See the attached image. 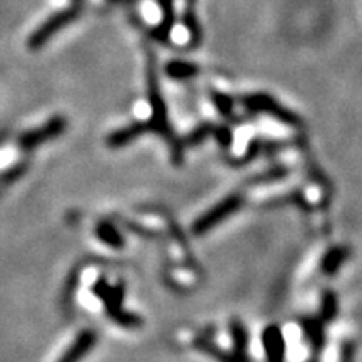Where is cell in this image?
Masks as SVG:
<instances>
[{
    "label": "cell",
    "mask_w": 362,
    "mask_h": 362,
    "mask_svg": "<svg viewBox=\"0 0 362 362\" xmlns=\"http://www.w3.org/2000/svg\"><path fill=\"white\" fill-rule=\"evenodd\" d=\"M307 362H320V361H319V356L314 354V356L310 357V359H307Z\"/></svg>",
    "instance_id": "cell-26"
},
{
    "label": "cell",
    "mask_w": 362,
    "mask_h": 362,
    "mask_svg": "<svg viewBox=\"0 0 362 362\" xmlns=\"http://www.w3.org/2000/svg\"><path fill=\"white\" fill-rule=\"evenodd\" d=\"M243 206V197L240 193H233L230 197H226L220 203H216L215 206H211L210 210L205 211L200 218L193 223V233L194 235H205L214 230L216 225H220L221 221L230 218L233 214H237L240 208Z\"/></svg>",
    "instance_id": "cell-5"
},
{
    "label": "cell",
    "mask_w": 362,
    "mask_h": 362,
    "mask_svg": "<svg viewBox=\"0 0 362 362\" xmlns=\"http://www.w3.org/2000/svg\"><path fill=\"white\" fill-rule=\"evenodd\" d=\"M148 133V124L146 121H139V123H131L124 128H119L107 136L106 143L110 148H123L126 144L133 143L134 139L141 138L143 134Z\"/></svg>",
    "instance_id": "cell-9"
},
{
    "label": "cell",
    "mask_w": 362,
    "mask_h": 362,
    "mask_svg": "<svg viewBox=\"0 0 362 362\" xmlns=\"http://www.w3.org/2000/svg\"><path fill=\"white\" fill-rule=\"evenodd\" d=\"M214 134V126L211 124H202L200 128H197L193 133L188 134V138L185 139L183 146H194V144L202 143L206 136Z\"/></svg>",
    "instance_id": "cell-20"
},
{
    "label": "cell",
    "mask_w": 362,
    "mask_h": 362,
    "mask_svg": "<svg viewBox=\"0 0 362 362\" xmlns=\"http://www.w3.org/2000/svg\"><path fill=\"white\" fill-rule=\"evenodd\" d=\"M211 101L216 106V110L223 117H232L233 116V101L232 98H228L223 93H214L211 94Z\"/></svg>",
    "instance_id": "cell-19"
},
{
    "label": "cell",
    "mask_w": 362,
    "mask_h": 362,
    "mask_svg": "<svg viewBox=\"0 0 362 362\" xmlns=\"http://www.w3.org/2000/svg\"><path fill=\"white\" fill-rule=\"evenodd\" d=\"M96 237L101 240L104 245L111 248H123L124 247V237L119 230L116 228L115 223L107 220H101L96 225Z\"/></svg>",
    "instance_id": "cell-13"
},
{
    "label": "cell",
    "mask_w": 362,
    "mask_h": 362,
    "mask_svg": "<svg viewBox=\"0 0 362 362\" xmlns=\"http://www.w3.org/2000/svg\"><path fill=\"white\" fill-rule=\"evenodd\" d=\"M110 2H119V0H110Z\"/></svg>",
    "instance_id": "cell-27"
},
{
    "label": "cell",
    "mask_w": 362,
    "mask_h": 362,
    "mask_svg": "<svg viewBox=\"0 0 362 362\" xmlns=\"http://www.w3.org/2000/svg\"><path fill=\"white\" fill-rule=\"evenodd\" d=\"M168 78L175 81H188L194 78V76L200 74V69H198L197 64L188 61H181V59H176V61H170L165 67Z\"/></svg>",
    "instance_id": "cell-15"
},
{
    "label": "cell",
    "mask_w": 362,
    "mask_h": 362,
    "mask_svg": "<svg viewBox=\"0 0 362 362\" xmlns=\"http://www.w3.org/2000/svg\"><path fill=\"white\" fill-rule=\"evenodd\" d=\"M302 332H304L305 341L309 342L310 349L314 351L315 356L324 352L325 347V332L324 322L319 317H310V319L302 320Z\"/></svg>",
    "instance_id": "cell-10"
},
{
    "label": "cell",
    "mask_w": 362,
    "mask_h": 362,
    "mask_svg": "<svg viewBox=\"0 0 362 362\" xmlns=\"http://www.w3.org/2000/svg\"><path fill=\"white\" fill-rule=\"evenodd\" d=\"M94 296L103 302L106 315L110 317L112 322L124 329H138L143 325V319L133 312L124 310V284L119 282L111 285L106 282V279H98V282L93 287Z\"/></svg>",
    "instance_id": "cell-2"
},
{
    "label": "cell",
    "mask_w": 362,
    "mask_h": 362,
    "mask_svg": "<svg viewBox=\"0 0 362 362\" xmlns=\"http://www.w3.org/2000/svg\"><path fill=\"white\" fill-rule=\"evenodd\" d=\"M6 139H7V131H0V144L6 143Z\"/></svg>",
    "instance_id": "cell-25"
},
{
    "label": "cell",
    "mask_w": 362,
    "mask_h": 362,
    "mask_svg": "<svg viewBox=\"0 0 362 362\" xmlns=\"http://www.w3.org/2000/svg\"><path fill=\"white\" fill-rule=\"evenodd\" d=\"M25 168H27L25 163H21V165L12 166L11 170H7L6 173L2 175V178H0V181H2V183H12V181H16L17 178H21V176L24 175Z\"/></svg>",
    "instance_id": "cell-21"
},
{
    "label": "cell",
    "mask_w": 362,
    "mask_h": 362,
    "mask_svg": "<svg viewBox=\"0 0 362 362\" xmlns=\"http://www.w3.org/2000/svg\"><path fill=\"white\" fill-rule=\"evenodd\" d=\"M349 257V252L344 247H332L330 250L325 252L322 262H320V270L325 275H336L339 269L344 265V262Z\"/></svg>",
    "instance_id": "cell-14"
},
{
    "label": "cell",
    "mask_w": 362,
    "mask_h": 362,
    "mask_svg": "<svg viewBox=\"0 0 362 362\" xmlns=\"http://www.w3.org/2000/svg\"><path fill=\"white\" fill-rule=\"evenodd\" d=\"M354 356H356V347L352 342H346L342 346L341 351V359L339 362H354Z\"/></svg>",
    "instance_id": "cell-23"
},
{
    "label": "cell",
    "mask_w": 362,
    "mask_h": 362,
    "mask_svg": "<svg viewBox=\"0 0 362 362\" xmlns=\"http://www.w3.org/2000/svg\"><path fill=\"white\" fill-rule=\"evenodd\" d=\"M175 22H176L175 11L163 12V17H161L160 24H158V25L155 27V29L151 30L153 39L158 40V42H161V44L168 42L170 37H171V33H173Z\"/></svg>",
    "instance_id": "cell-16"
},
{
    "label": "cell",
    "mask_w": 362,
    "mask_h": 362,
    "mask_svg": "<svg viewBox=\"0 0 362 362\" xmlns=\"http://www.w3.org/2000/svg\"><path fill=\"white\" fill-rule=\"evenodd\" d=\"M146 86H148V99L151 104V117L146 121L148 131H155L158 136L165 138V141L170 144L171 156L176 163L181 161L183 158L185 146L183 143L176 139V136L171 129L170 121H168V110H166L165 99H163L160 83H158V74H156V64L153 52L146 49Z\"/></svg>",
    "instance_id": "cell-1"
},
{
    "label": "cell",
    "mask_w": 362,
    "mask_h": 362,
    "mask_svg": "<svg viewBox=\"0 0 362 362\" xmlns=\"http://www.w3.org/2000/svg\"><path fill=\"white\" fill-rule=\"evenodd\" d=\"M81 12H83V8H81L79 4H74V6L62 8V11L52 13V16L49 17V19L45 21L44 24H40L37 29H35L34 33L30 34L29 40H27V45H29V49H33V51H37V49L44 47V45L54 37V35L61 33L64 27L72 24V22H74L76 19H79Z\"/></svg>",
    "instance_id": "cell-3"
},
{
    "label": "cell",
    "mask_w": 362,
    "mask_h": 362,
    "mask_svg": "<svg viewBox=\"0 0 362 362\" xmlns=\"http://www.w3.org/2000/svg\"><path fill=\"white\" fill-rule=\"evenodd\" d=\"M339 312V302H337V296L334 292L327 291L322 296V300H320V315L319 319L322 320L324 324L330 322L337 317Z\"/></svg>",
    "instance_id": "cell-18"
},
{
    "label": "cell",
    "mask_w": 362,
    "mask_h": 362,
    "mask_svg": "<svg viewBox=\"0 0 362 362\" xmlns=\"http://www.w3.org/2000/svg\"><path fill=\"white\" fill-rule=\"evenodd\" d=\"M66 128H67L66 117L54 116L47 121V123L40 126V128L22 133L19 138H17V146H19L21 151H33V149L40 146V144L59 138V136L64 133Z\"/></svg>",
    "instance_id": "cell-6"
},
{
    "label": "cell",
    "mask_w": 362,
    "mask_h": 362,
    "mask_svg": "<svg viewBox=\"0 0 362 362\" xmlns=\"http://www.w3.org/2000/svg\"><path fill=\"white\" fill-rule=\"evenodd\" d=\"M98 342V334L93 330H83L78 334V337L72 341V344L67 347V351L59 357L57 362H81L86 356L93 351V347Z\"/></svg>",
    "instance_id": "cell-8"
},
{
    "label": "cell",
    "mask_w": 362,
    "mask_h": 362,
    "mask_svg": "<svg viewBox=\"0 0 362 362\" xmlns=\"http://www.w3.org/2000/svg\"><path fill=\"white\" fill-rule=\"evenodd\" d=\"M243 104L250 112H262V115H269L274 119H277L279 123L285 126H291V128H300L302 119L296 112H292L287 107H284L277 99L269 96V94L257 93L250 94V96L243 98Z\"/></svg>",
    "instance_id": "cell-4"
},
{
    "label": "cell",
    "mask_w": 362,
    "mask_h": 362,
    "mask_svg": "<svg viewBox=\"0 0 362 362\" xmlns=\"http://www.w3.org/2000/svg\"><path fill=\"white\" fill-rule=\"evenodd\" d=\"M197 347L200 351L205 352V354L214 357V359H216L218 362H252L250 357H248V354H238V352H235L233 349L232 351H223L221 347L215 346V344L211 342L210 339H205V337L198 339Z\"/></svg>",
    "instance_id": "cell-11"
},
{
    "label": "cell",
    "mask_w": 362,
    "mask_h": 362,
    "mask_svg": "<svg viewBox=\"0 0 362 362\" xmlns=\"http://www.w3.org/2000/svg\"><path fill=\"white\" fill-rule=\"evenodd\" d=\"M262 347H264L267 362H285L287 344H285L284 332L279 325H267L262 332Z\"/></svg>",
    "instance_id": "cell-7"
},
{
    "label": "cell",
    "mask_w": 362,
    "mask_h": 362,
    "mask_svg": "<svg viewBox=\"0 0 362 362\" xmlns=\"http://www.w3.org/2000/svg\"><path fill=\"white\" fill-rule=\"evenodd\" d=\"M230 334H232V344L233 351L238 352V354H248V332L240 320H232L228 325Z\"/></svg>",
    "instance_id": "cell-17"
},
{
    "label": "cell",
    "mask_w": 362,
    "mask_h": 362,
    "mask_svg": "<svg viewBox=\"0 0 362 362\" xmlns=\"http://www.w3.org/2000/svg\"><path fill=\"white\" fill-rule=\"evenodd\" d=\"M183 25L188 30L189 39H192V47H197L203 37L200 21L197 17V0H187V4H185Z\"/></svg>",
    "instance_id": "cell-12"
},
{
    "label": "cell",
    "mask_w": 362,
    "mask_h": 362,
    "mask_svg": "<svg viewBox=\"0 0 362 362\" xmlns=\"http://www.w3.org/2000/svg\"><path fill=\"white\" fill-rule=\"evenodd\" d=\"M211 136H215V138L220 141V144H223V146H228V144H232L233 141L232 131L225 128V126H214V134Z\"/></svg>",
    "instance_id": "cell-22"
},
{
    "label": "cell",
    "mask_w": 362,
    "mask_h": 362,
    "mask_svg": "<svg viewBox=\"0 0 362 362\" xmlns=\"http://www.w3.org/2000/svg\"><path fill=\"white\" fill-rule=\"evenodd\" d=\"M158 6H160L161 12H170L175 11V0H156Z\"/></svg>",
    "instance_id": "cell-24"
}]
</instances>
